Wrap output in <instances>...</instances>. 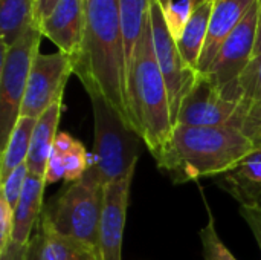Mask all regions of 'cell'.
<instances>
[{
	"label": "cell",
	"mask_w": 261,
	"mask_h": 260,
	"mask_svg": "<svg viewBox=\"0 0 261 260\" xmlns=\"http://www.w3.org/2000/svg\"><path fill=\"white\" fill-rule=\"evenodd\" d=\"M72 60L73 74L89 97L104 98L133 129L127 101V60L118 0H86L83 44Z\"/></svg>",
	"instance_id": "cell-1"
},
{
	"label": "cell",
	"mask_w": 261,
	"mask_h": 260,
	"mask_svg": "<svg viewBox=\"0 0 261 260\" xmlns=\"http://www.w3.org/2000/svg\"><path fill=\"white\" fill-rule=\"evenodd\" d=\"M255 149L248 136L229 126L176 124L154 159L158 167L168 173L173 184H184L220 176Z\"/></svg>",
	"instance_id": "cell-2"
},
{
	"label": "cell",
	"mask_w": 261,
	"mask_h": 260,
	"mask_svg": "<svg viewBox=\"0 0 261 260\" xmlns=\"http://www.w3.org/2000/svg\"><path fill=\"white\" fill-rule=\"evenodd\" d=\"M127 101L135 132L156 156L167 143L174 124L165 80L159 69L150 15L144 25L127 74Z\"/></svg>",
	"instance_id": "cell-3"
},
{
	"label": "cell",
	"mask_w": 261,
	"mask_h": 260,
	"mask_svg": "<svg viewBox=\"0 0 261 260\" xmlns=\"http://www.w3.org/2000/svg\"><path fill=\"white\" fill-rule=\"evenodd\" d=\"M90 103L95 121L90 167L104 187L136 167L145 143L104 98L90 95Z\"/></svg>",
	"instance_id": "cell-4"
},
{
	"label": "cell",
	"mask_w": 261,
	"mask_h": 260,
	"mask_svg": "<svg viewBox=\"0 0 261 260\" xmlns=\"http://www.w3.org/2000/svg\"><path fill=\"white\" fill-rule=\"evenodd\" d=\"M102 190V184L90 167L81 179L70 182L43 215L58 233L98 250Z\"/></svg>",
	"instance_id": "cell-5"
},
{
	"label": "cell",
	"mask_w": 261,
	"mask_h": 260,
	"mask_svg": "<svg viewBox=\"0 0 261 260\" xmlns=\"http://www.w3.org/2000/svg\"><path fill=\"white\" fill-rule=\"evenodd\" d=\"M40 26L29 29L15 44L2 49L0 66V147L5 149L14 130L31 74L32 63L40 54Z\"/></svg>",
	"instance_id": "cell-6"
},
{
	"label": "cell",
	"mask_w": 261,
	"mask_h": 260,
	"mask_svg": "<svg viewBox=\"0 0 261 260\" xmlns=\"http://www.w3.org/2000/svg\"><path fill=\"white\" fill-rule=\"evenodd\" d=\"M73 74L70 55L38 54L32 63L20 116L38 120L49 107L63 103V93L69 77Z\"/></svg>",
	"instance_id": "cell-7"
},
{
	"label": "cell",
	"mask_w": 261,
	"mask_h": 260,
	"mask_svg": "<svg viewBox=\"0 0 261 260\" xmlns=\"http://www.w3.org/2000/svg\"><path fill=\"white\" fill-rule=\"evenodd\" d=\"M150 23H151L156 60L167 84L171 118H173V124H176V118L182 100L193 87L199 74L193 70L180 55L176 40L173 38L167 26L164 12L156 0H151L150 5Z\"/></svg>",
	"instance_id": "cell-8"
},
{
	"label": "cell",
	"mask_w": 261,
	"mask_h": 260,
	"mask_svg": "<svg viewBox=\"0 0 261 260\" xmlns=\"http://www.w3.org/2000/svg\"><path fill=\"white\" fill-rule=\"evenodd\" d=\"M261 18V0H258L232 34L225 40L208 72V80L219 89L234 83L254 58Z\"/></svg>",
	"instance_id": "cell-9"
},
{
	"label": "cell",
	"mask_w": 261,
	"mask_h": 260,
	"mask_svg": "<svg viewBox=\"0 0 261 260\" xmlns=\"http://www.w3.org/2000/svg\"><path fill=\"white\" fill-rule=\"evenodd\" d=\"M135 172L136 167L121 179L104 185L98 228V253L101 260H122L124 228Z\"/></svg>",
	"instance_id": "cell-10"
},
{
	"label": "cell",
	"mask_w": 261,
	"mask_h": 260,
	"mask_svg": "<svg viewBox=\"0 0 261 260\" xmlns=\"http://www.w3.org/2000/svg\"><path fill=\"white\" fill-rule=\"evenodd\" d=\"M220 92L236 103L231 127L248 136L257 149L261 147V55L254 57L243 74Z\"/></svg>",
	"instance_id": "cell-11"
},
{
	"label": "cell",
	"mask_w": 261,
	"mask_h": 260,
	"mask_svg": "<svg viewBox=\"0 0 261 260\" xmlns=\"http://www.w3.org/2000/svg\"><path fill=\"white\" fill-rule=\"evenodd\" d=\"M234 113L236 103L226 100L206 75L199 74L193 87L182 100L176 124L194 127H231Z\"/></svg>",
	"instance_id": "cell-12"
},
{
	"label": "cell",
	"mask_w": 261,
	"mask_h": 260,
	"mask_svg": "<svg viewBox=\"0 0 261 260\" xmlns=\"http://www.w3.org/2000/svg\"><path fill=\"white\" fill-rule=\"evenodd\" d=\"M43 37H47L58 51L72 58L80 52L86 29V0H60L54 11L38 23Z\"/></svg>",
	"instance_id": "cell-13"
},
{
	"label": "cell",
	"mask_w": 261,
	"mask_h": 260,
	"mask_svg": "<svg viewBox=\"0 0 261 260\" xmlns=\"http://www.w3.org/2000/svg\"><path fill=\"white\" fill-rule=\"evenodd\" d=\"M258 0H214L206 41L197 66V74L205 75L219 54L225 40L240 25L249 9Z\"/></svg>",
	"instance_id": "cell-14"
},
{
	"label": "cell",
	"mask_w": 261,
	"mask_h": 260,
	"mask_svg": "<svg viewBox=\"0 0 261 260\" xmlns=\"http://www.w3.org/2000/svg\"><path fill=\"white\" fill-rule=\"evenodd\" d=\"M240 207L261 208V147L246 155L216 182Z\"/></svg>",
	"instance_id": "cell-15"
},
{
	"label": "cell",
	"mask_w": 261,
	"mask_h": 260,
	"mask_svg": "<svg viewBox=\"0 0 261 260\" xmlns=\"http://www.w3.org/2000/svg\"><path fill=\"white\" fill-rule=\"evenodd\" d=\"M92 166V155H89L84 146L66 132L57 135L54 149L47 162L44 181L54 184L60 179L75 182L81 179Z\"/></svg>",
	"instance_id": "cell-16"
},
{
	"label": "cell",
	"mask_w": 261,
	"mask_h": 260,
	"mask_svg": "<svg viewBox=\"0 0 261 260\" xmlns=\"http://www.w3.org/2000/svg\"><path fill=\"white\" fill-rule=\"evenodd\" d=\"M63 103H57L52 107H49L35 123L32 139H31V149L28 155V169L31 175L44 178L47 162L54 149L55 138L58 135V123L61 118Z\"/></svg>",
	"instance_id": "cell-17"
},
{
	"label": "cell",
	"mask_w": 261,
	"mask_h": 260,
	"mask_svg": "<svg viewBox=\"0 0 261 260\" xmlns=\"http://www.w3.org/2000/svg\"><path fill=\"white\" fill-rule=\"evenodd\" d=\"M44 187H46L44 178L29 173L26 184H24V190L14 210L12 242L18 245H28L31 242L32 228L43 210Z\"/></svg>",
	"instance_id": "cell-18"
},
{
	"label": "cell",
	"mask_w": 261,
	"mask_h": 260,
	"mask_svg": "<svg viewBox=\"0 0 261 260\" xmlns=\"http://www.w3.org/2000/svg\"><path fill=\"white\" fill-rule=\"evenodd\" d=\"M40 260H101L96 248L58 233L47 218L41 216Z\"/></svg>",
	"instance_id": "cell-19"
},
{
	"label": "cell",
	"mask_w": 261,
	"mask_h": 260,
	"mask_svg": "<svg viewBox=\"0 0 261 260\" xmlns=\"http://www.w3.org/2000/svg\"><path fill=\"white\" fill-rule=\"evenodd\" d=\"M214 0L205 2L193 9V14L190 17L188 25L185 26L182 35L179 40H176L177 49L187 64L197 72V66L200 61V55L206 41L208 35V26H210V18L213 12Z\"/></svg>",
	"instance_id": "cell-20"
},
{
	"label": "cell",
	"mask_w": 261,
	"mask_h": 260,
	"mask_svg": "<svg viewBox=\"0 0 261 260\" xmlns=\"http://www.w3.org/2000/svg\"><path fill=\"white\" fill-rule=\"evenodd\" d=\"M37 25L34 0H0L2 49L15 44Z\"/></svg>",
	"instance_id": "cell-21"
},
{
	"label": "cell",
	"mask_w": 261,
	"mask_h": 260,
	"mask_svg": "<svg viewBox=\"0 0 261 260\" xmlns=\"http://www.w3.org/2000/svg\"><path fill=\"white\" fill-rule=\"evenodd\" d=\"M35 123L37 120L34 118H26V116L18 118L5 149L2 150L0 182H3L17 167H20L21 164H26Z\"/></svg>",
	"instance_id": "cell-22"
},
{
	"label": "cell",
	"mask_w": 261,
	"mask_h": 260,
	"mask_svg": "<svg viewBox=\"0 0 261 260\" xmlns=\"http://www.w3.org/2000/svg\"><path fill=\"white\" fill-rule=\"evenodd\" d=\"M121 25L125 44V60H127V74L133 61L135 49L141 38L144 25L150 15L151 0H118Z\"/></svg>",
	"instance_id": "cell-23"
},
{
	"label": "cell",
	"mask_w": 261,
	"mask_h": 260,
	"mask_svg": "<svg viewBox=\"0 0 261 260\" xmlns=\"http://www.w3.org/2000/svg\"><path fill=\"white\" fill-rule=\"evenodd\" d=\"M208 218H210L208 224L200 231V241H202V247H203V259L237 260L234 257V254L228 250V247L223 244V241L220 239L211 211H208Z\"/></svg>",
	"instance_id": "cell-24"
},
{
	"label": "cell",
	"mask_w": 261,
	"mask_h": 260,
	"mask_svg": "<svg viewBox=\"0 0 261 260\" xmlns=\"http://www.w3.org/2000/svg\"><path fill=\"white\" fill-rule=\"evenodd\" d=\"M29 176V169H28V164H21L20 167H17L3 182H0L2 185V198L15 210L18 201H20V196L24 190V184H26V179Z\"/></svg>",
	"instance_id": "cell-25"
},
{
	"label": "cell",
	"mask_w": 261,
	"mask_h": 260,
	"mask_svg": "<svg viewBox=\"0 0 261 260\" xmlns=\"http://www.w3.org/2000/svg\"><path fill=\"white\" fill-rule=\"evenodd\" d=\"M191 14H193V6L190 0H177L176 3L171 5V8L167 12H164L167 26L174 40L180 38L185 26L190 21Z\"/></svg>",
	"instance_id": "cell-26"
},
{
	"label": "cell",
	"mask_w": 261,
	"mask_h": 260,
	"mask_svg": "<svg viewBox=\"0 0 261 260\" xmlns=\"http://www.w3.org/2000/svg\"><path fill=\"white\" fill-rule=\"evenodd\" d=\"M14 231V208L0 196V253L8 248Z\"/></svg>",
	"instance_id": "cell-27"
},
{
	"label": "cell",
	"mask_w": 261,
	"mask_h": 260,
	"mask_svg": "<svg viewBox=\"0 0 261 260\" xmlns=\"http://www.w3.org/2000/svg\"><path fill=\"white\" fill-rule=\"evenodd\" d=\"M240 215L245 219V222L248 224V227L251 228L258 248L261 251V208H245L240 207Z\"/></svg>",
	"instance_id": "cell-28"
},
{
	"label": "cell",
	"mask_w": 261,
	"mask_h": 260,
	"mask_svg": "<svg viewBox=\"0 0 261 260\" xmlns=\"http://www.w3.org/2000/svg\"><path fill=\"white\" fill-rule=\"evenodd\" d=\"M28 247H29V244L28 245H18V244L11 241L8 248L0 253V260H26Z\"/></svg>",
	"instance_id": "cell-29"
},
{
	"label": "cell",
	"mask_w": 261,
	"mask_h": 260,
	"mask_svg": "<svg viewBox=\"0 0 261 260\" xmlns=\"http://www.w3.org/2000/svg\"><path fill=\"white\" fill-rule=\"evenodd\" d=\"M60 0H34L35 3V17H37V21H43L52 11L54 8L58 5Z\"/></svg>",
	"instance_id": "cell-30"
},
{
	"label": "cell",
	"mask_w": 261,
	"mask_h": 260,
	"mask_svg": "<svg viewBox=\"0 0 261 260\" xmlns=\"http://www.w3.org/2000/svg\"><path fill=\"white\" fill-rule=\"evenodd\" d=\"M40 247H41V234H35L28 247L26 260H40Z\"/></svg>",
	"instance_id": "cell-31"
},
{
	"label": "cell",
	"mask_w": 261,
	"mask_h": 260,
	"mask_svg": "<svg viewBox=\"0 0 261 260\" xmlns=\"http://www.w3.org/2000/svg\"><path fill=\"white\" fill-rule=\"evenodd\" d=\"M261 55V18L260 26H258V35H257V43H255V49H254V57Z\"/></svg>",
	"instance_id": "cell-32"
},
{
	"label": "cell",
	"mask_w": 261,
	"mask_h": 260,
	"mask_svg": "<svg viewBox=\"0 0 261 260\" xmlns=\"http://www.w3.org/2000/svg\"><path fill=\"white\" fill-rule=\"evenodd\" d=\"M158 3H159V6H161V9H162V12H167L170 8H171V5L174 3L173 0H156Z\"/></svg>",
	"instance_id": "cell-33"
},
{
	"label": "cell",
	"mask_w": 261,
	"mask_h": 260,
	"mask_svg": "<svg viewBox=\"0 0 261 260\" xmlns=\"http://www.w3.org/2000/svg\"><path fill=\"white\" fill-rule=\"evenodd\" d=\"M191 2V6H193V9L196 8V6H199V5H202V3H205V2H210V0H190Z\"/></svg>",
	"instance_id": "cell-34"
}]
</instances>
